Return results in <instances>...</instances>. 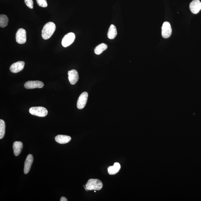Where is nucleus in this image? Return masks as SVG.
<instances>
[{"label": "nucleus", "mask_w": 201, "mask_h": 201, "mask_svg": "<svg viewBox=\"0 0 201 201\" xmlns=\"http://www.w3.org/2000/svg\"><path fill=\"white\" fill-rule=\"evenodd\" d=\"M16 40L17 43L20 44H23L27 41L26 32L23 29H20L17 31L16 34Z\"/></svg>", "instance_id": "5"}, {"label": "nucleus", "mask_w": 201, "mask_h": 201, "mask_svg": "<svg viewBox=\"0 0 201 201\" xmlns=\"http://www.w3.org/2000/svg\"><path fill=\"white\" fill-rule=\"evenodd\" d=\"M29 112L31 114L40 117H44L48 114V111L42 106H36L29 108Z\"/></svg>", "instance_id": "3"}, {"label": "nucleus", "mask_w": 201, "mask_h": 201, "mask_svg": "<svg viewBox=\"0 0 201 201\" xmlns=\"http://www.w3.org/2000/svg\"><path fill=\"white\" fill-rule=\"evenodd\" d=\"M190 9L192 13L196 14L201 10V2L199 0H193L190 3Z\"/></svg>", "instance_id": "11"}, {"label": "nucleus", "mask_w": 201, "mask_h": 201, "mask_svg": "<svg viewBox=\"0 0 201 201\" xmlns=\"http://www.w3.org/2000/svg\"><path fill=\"white\" fill-rule=\"evenodd\" d=\"M103 184L100 180L90 179L87 182L86 187L88 190H99L102 188Z\"/></svg>", "instance_id": "2"}, {"label": "nucleus", "mask_w": 201, "mask_h": 201, "mask_svg": "<svg viewBox=\"0 0 201 201\" xmlns=\"http://www.w3.org/2000/svg\"><path fill=\"white\" fill-rule=\"evenodd\" d=\"M88 96V93L86 92H83L80 95L77 103V106L79 109H82L84 108L87 104Z\"/></svg>", "instance_id": "7"}, {"label": "nucleus", "mask_w": 201, "mask_h": 201, "mask_svg": "<svg viewBox=\"0 0 201 201\" xmlns=\"http://www.w3.org/2000/svg\"><path fill=\"white\" fill-rule=\"evenodd\" d=\"M56 26L53 22H50L45 24L42 31V37L44 40H48L53 35L56 30Z\"/></svg>", "instance_id": "1"}, {"label": "nucleus", "mask_w": 201, "mask_h": 201, "mask_svg": "<svg viewBox=\"0 0 201 201\" xmlns=\"http://www.w3.org/2000/svg\"><path fill=\"white\" fill-rule=\"evenodd\" d=\"M8 19L6 15L1 14L0 15V27L4 28L8 25Z\"/></svg>", "instance_id": "18"}, {"label": "nucleus", "mask_w": 201, "mask_h": 201, "mask_svg": "<svg viewBox=\"0 0 201 201\" xmlns=\"http://www.w3.org/2000/svg\"><path fill=\"white\" fill-rule=\"evenodd\" d=\"M121 168V166L119 163L116 162L114 165L110 166L108 168V173L110 175H114L119 172Z\"/></svg>", "instance_id": "15"}, {"label": "nucleus", "mask_w": 201, "mask_h": 201, "mask_svg": "<svg viewBox=\"0 0 201 201\" xmlns=\"http://www.w3.org/2000/svg\"><path fill=\"white\" fill-rule=\"evenodd\" d=\"M5 122L2 120H0V139H2L5 136Z\"/></svg>", "instance_id": "19"}, {"label": "nucleus", "mask_w": 201, "mask_h": 201, "mask_svg": "<svg viewBox=\"0 0 201 201\" xmlns=\"http://www.w3.org/2000/svg\"><path fill=\"white\" fill-rule=\"evenodd\" d=\"M75 38V36L74 33H70L66 34L62 40V44L63 46L66 48L69 46L74 42Z\"/></svg>", "instance_id": "4"}, {"label": "nucleus", "mask_w": 201, "mask_h": 201, "mask_svg": "<svg viewBox=\"0 0 201 201\" xmlns=\"http://www.w3.org/2000/svg\"><path fill=\"white\" fill-rule=\"evenodd\" d=\"M60 201H68L67 199L64 197H61L60 200Z\"/></svg>", "instance_id": "22"}, {"label": "nucleus", "mask_w": 201, "mask_h": 201, "mask_svg": "<svg viewBox=\"0 0 201 201\" xmlns=\"http://www.w3.org/2000/svg\"><path fill=\"white\" fill-rule=\"evenodd\" d=\"M33 161V155L29 154L28 155L26 158L25 164H24V173L25 174H27L29 172L31 165Z\"/></svg>", "instance_id": "12"}, {"label": "nucleus", "mask_w": 201, "mask_h": 201, "mask_svg": "<svg viewBox=\"0 0 201 201\" xmlns=\"http://www.w3.org/2000/svg\"><path fill=\"white\" fill-rule=\"evenodd\" d=\"M25 4L29 8L32 9L33 8V0H24Z\"/></svg>", "instance_id": "21"}, {"label": "nucleus", "mask_w": 201, "mask_h": 201, "mask_svg": "<svg viewBox=\"0 0 201 201\" xmlns=\"http://www.w3.org/2000/svg\"><path fill=\"white\" fill-rule=\"evenodd\" d=\"M43 82L40 81H29L24 84V87L27 89H33L37 88H41L44 87Z\"/></svg>", "instance_id": "8"}, {"label": "nucleus", "mask_w": 201, "mask_h": 201, "mask_svg": "<svg viewBox=\"0 0 201 201\" xmlns=\"http://www.w3.org/2000/svg\"><path fill=\"white\" fill-rule=\"evenodd\" d=\"M117 35V30L116 26L112 24L110 26L108 29L107 36L110 39H113L116 37Z\"/></svg>", "instance_id": "16"}, {"label": "nucleus", "mask_w": 201, "mask_h": 201, "mask_svg": "<svg viewBox=\"0 0 201 201\" xmlns=\"http://www.w3.org/2000/svg\"><path fill=\"white\" fill-rule=\"evenodd\" d=\"M68 79L71 85H74L77 83L79 79V75L78 72L75 70L73 69L68 72Z\"/></svg>", "instance_id": "10"}, {"label": "nucleus", "mask_w": 201, "mask_h": 201, "mask_svg": "<svg viewBox=\"0 0 201 201\" xmlns=\"http://www.w3.org/2000/svg\"><path fill=\"white\" fill-rule=\"evenodd\" d=\"M25 63L23 61H18L12 64L10 66V70L12 72L17 73L23 69Z\"/></svg>", "instance_id": "9"}, {"label": "nucleus", "mask_w": 201, "mask_h": 201, "mask_svg": "<svg viewBox=\"0 0 201 201\" xmlns=\"http://www.w3.org/2000/svg\"><path fill=\"white\" fill-rule=\"evenodd\" d=\"M172 28L170 24L168 22H164L162 27V37L165 38L170 37L172 34Z\"/></svg>", "instance_id": "6"}, {"label": "nucleus", "mask_w": 201, "mask_h": 201, "mask_svg": "<svg viewBox=\"0 0 201 201\" xmlns=\"http://www.w3.org/2000/svg\"><path fill=\"white\" fill-rule=\"evenodd\" d=\"M13 150L14 154L16 156H18L20 154L23 148L22 142L20 141H16L14 143Z\"/></svg>", "instance_id": "14"}, {"label": "nucleus", "mask_w": 201, "mask_h": 201, "mask_svg": "<svg viewBox=\"0 0 201 201\" xmlns=\"http://www.w3.org/2000/svg\"><path fill=\"white\" fill-rule=\"evenodd\" d=\"M55 139L57 142L64 144L69 142L71 141V138L67 135H58L56 136Z\"/></svg>", "instance_id": "13"}, {"label": "nucleus", "mask_w": 201, "mask_h": 201, "mask_svg": "<svg viewBox=\"0 0 201 201\" xmlns=\"http://www.w3.org/2000/svg\"><path fill=\"white\" fill-rule=\"evenodd\" d=\"M36 1L37 4L41 7L45 8L48 6L46 0H36Z\"/></svg>", "instance_id": "20"}, {"label": "nucleus", "mask_w": 201, "mask_h": 201, "mask_svg": "<svg viewBox=\"0 0 201 201\" xmlns=\"http://www.w3.org/2000/svg\"><path fill=\"white\" fill-rule=\"evenodd\" d=\"M107 45L105 43H101L97 45L94 49V52L97 55H100L107 48Z\"/></svg>", "instance_id": "17"}]
</instances>
